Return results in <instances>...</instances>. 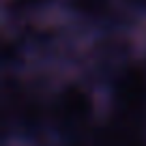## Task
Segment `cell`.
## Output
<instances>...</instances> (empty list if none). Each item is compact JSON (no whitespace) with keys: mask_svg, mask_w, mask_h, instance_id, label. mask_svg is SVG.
I'll return each instance as SVG.
<instances>
[{"mask_svg":"<svg viewBox=\"0 0 146 146\" xmlns=\"http://www.w3.org/2000/svg\"><path fill=\"white\" fill-rule=\"evenodd\" d=\"M45 125L54 144L90 142L108 123V99L103 84L82 71L56 78L45 90Z\"/></svg>","mask_w":146,"mask_h":146,"instance_id":"cell-1","label":"cell"}]
</instances>
